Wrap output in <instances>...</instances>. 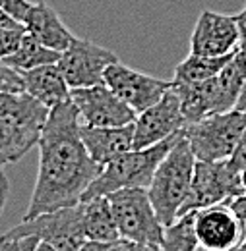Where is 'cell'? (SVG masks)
<instances>
[{
	"mask_svg": "<svg viewBox=\"0 0 246 251\" xmlns=\"http://www.w3.org/2000/svg\"><path fill=\"white\" fill-rule=\"evenodd\" d=\"M37 145L39 172L24 220L78 205L101 172L80 137V118L72 100L51 108Z\"/></svg>",
	"mask_w": 246,
	"mask_h": 251,
	"instance_id": "obj_1",
	"label": "cell"
},
{
	"mask_svg": "<svg viewBox=\"0 0 246 251\" xmlns=\"http://www.w3.org/2000/svg\"><path fill=\"white\" fill-rule=\"evenodd\" d=\"M51 108L26 91L0 93V160L14 164L39 143Z\"/></svg>",
	"mask_w": 246,
	"mask_h": 251,
	"instance_id": "obj_2",
	"label": "cell"
},
{
	"mask_svg": "<svg viewBox=\"0 0 246 251\" xmlns=\"http://www.w3.org/2000/svg\"><path fill=\"white\" fill-rule=\"evenodd\" d=\"M194 164L196 157L183 133L171 147V151L159 162L152 184L148 186L150 201L163 226H169L179 217V211L190 189Z\"/></svg>",
	"mask_w": 246,
	"mask_h": 251,
	"instance_id": "obj_3",
	"label": "cell"
},
{
	"mask_svg": "<svg viewBox=\"0 0 246 251\" xmlns=\"http://www.w3.org/2000/svg\"><path fill=\"white\" fill-rule=\"evenodd\" d=\"M183 135L177 133L161 143H155L152 147L146 149H132L124 153L123 157L111 160L101 168L97 178L90 184L86 193L82 195V201H90L101 195H109L113 191L126 188H146L152 184L155 170L163 157L171 151V147L177 143V139ZM80 201V203H82Z\"/></svg>",
	"mask_w": 246,
	"mask_h": 251,
	"instance_id": "obj_4",
	"label": "cell"
},
{
	"mask_svg": "<svg viewBox=\"0 0 246 251\" xmlns=\"http://www.w3.org/2000/svg\"><path fill=\"white\" fill-rule=\"evenodd\" d=\"M121 238L161 251L165 226L157 219L146 188H126L107 195Z\"/></svg>",
	"mask_w": 246,
	"mask_h": 251,
	"instance_id": "obj_5",
	"label": "cell"
},
{
	"mask_svg": "<svg viewBox=\"0 0 246 251\" xmlns=\"http://www.w3.org/2000/svg\"><path fill=\"white\" fill-rule=\"evenodd\" d=\"M246 126V114L241 110H227L210 114L196 124L184 127V137L196 160H227L233 155L239 137Z\"/></svg>",
	"mask_w": 246,
	"mask_h": 251,
	"instance_id": "obj_6",
	"label": "cell"
},
{
	"mask_svg": "<svg viewBox=\"0 0 246 251\" xmlns=\"http://www.w3.org/2000/svg\"><path fill=\"white\" fill-rule=\"evenodd\" d=\"M243 193H246L243 172L233 170L227 164V160H217V162L196 160L190 189L179 211V217L212 205L227 203Z\"/></svg>",
	"mask_w": 246,
	"mask_h": 251,
	"instance_id": "obj_7",
	"label": "cell"
},
{
	"mask_svg": "<svg viewBox=\"0 0 246 251\" xmlns=\"http://www.w3.org/2000/svg\"><path fill=\"white\" fill-rule=\"evenodd\" d=\"M10 232L33 234L41 242L51 244L57 251H78L86 242L82 203L24 220L22 224L10 228Z\"/></svg>",
	"mask_w": 246,
	"mask_h": 251,
	"instance_id": "obj_8",
	"label": "cell"
},
{
	"mask_svg": "<svg viewBox=\"0 0 246 251\" xmlns=\"http://www.w3.org/2000/svg\"><path fill=\"white\" fill-rule=\"evenodd\" d=\"M119 62V56L88 39H74L70 47L61 52L57 66L70 89L103 85V74L111 64Z\"/></svg>",
	"mask_w": 246,
	"mask_h": 251,
	"instance_id": "obj_9",
	"label": "cell"
},
{
	"mask_svg": "<svg viewBox=\"0 0 246 251\" xmlns=\"http://www.w3.org/2000/svg\"><path fill=\"white\" fill-rule=\"evenodd\" d=\"M70 100L78 110L80 126L121 127V126L134 124L138 116L105 83L93 85V87L70 89Z\"/></svg>",
	"mask_w": 246,
	"mask_h": 251,
	"instance_id": "obj_10",
	"label": "cell"
},
{
	"mask_svg": "<svg viewBox=\"0 0 246 251\" xmlns=\"http://www.w3.org/2000/svg\"><path fill=\"white\" fill-rule=\"evenodd\" d=\"M103 83L121 100H124L136 114L155 104L173 85V81H165L154 75L142 74L121 62L111 64L105 70Z\"/></svg>",
	"mask_w": 246,
	"mask_h": 251,
	"instance_id": "obj_11",
	"label": "cell"
},
{
	"mask_svg": "<svg viewBox=\"0 0 246 251\" xmlns=\"http://www.w3.org/2000/svg\"><path fill=\"white\" fill-rule=\"evenodd\" d=\"M186 122L181 112L179 97L173 85L155 104L140 112L134 120V149H146L161 143L181 131H184Z\"/></svg>",
	"mask_w": 246,
	"mask_h": 251,
	"instance_id": "obj_12",
	"label": "cell"
},
{
	"mask_svg": "<svg viewBox=\"0 0 246 251\" xmlns=\"http://www.w3.org/2000/svg\"><path fill=\"white\" fill-rule=\"evenodd\" d=\"M239 50L237 18L202 10L190 37V54L198 56H227Z\"/></svg>",
	"mask_w": 246,
	"mask_h": 251,
	"instance_id": "obj_13",
	"label": "cell"
},
{
	"mask_svg": "<svg viewBox=\"0 0 246 251\" xmlns=\"http://www.w3.org/2000/svg\"><path fill=\"white\" fill-rule=\"evenodd\" d=\"M194 226L198 248L204 251H235L245 238L227 203L196 211Z\"/></svg>",
	"mask_w": 246,
	"mask_h": 251,
	"instance_id": "obj_14",
	"label": "cell"
},
{
	"mask_svg": "<svg viewBox=\"0 0 246 251\" xmlns=\"http://www.w3.org/2000/svg\"><path fill=\"white\" fill-rule=\"evenodd\" d=\"M80 137L90 157L103 168L111 160L134 149V124L121 127H90L80 126Z\"/></svg>",
	"mask_w": 246,
	"mask_h": 251,
	"instance_id": "obj_15",
	"label": "cell"
},
{
	"mask_svg": "<svg viewBox=\"0 0 246 251\" xmlns=\"http://www.w3.org/2000/svg\"><path fill=\"white\" fill-rule=\"evenodd\" d=\"M22 24H24L26 31L33 35L39 43H43L45 47H49L57 52L66 50L70 47V43L76 39L74 33L64 25L57 10L45 2L31 4Z\"/></svg>",
	"mask_w": 246,
	"mask_h": 251,
	"instance_id": "obj_16",
	"label": "cell"
},
{
	"mask_svg": "<svg viewBox=\"0 0 246 251\" xmlns=\"http://www.w3.org/2000/svg\"><path fill=\"white\" fill-rule=\"evenodd\" d=\"M20 75L24 81V91L47 108H55L70 100V87L57 64L37 66L28 72H20Z\"/></svg>",
	"mask_w": 246,
	"mask_h": 251,
	"instance_id": "obj_17",
	"label": "cell"
},
{
	"mask_svg": "<svg viewBox=\"0 0 246 251\" xmlns=\"http://www.w3.org/2000/svg\"><path fill=\"white\" fill-rule=\"evenodd\" d=\"M173 91L179 97L181 112L184 116L186 126L196 124L206 116L219 112L215 77L194 83H173Z\"/></svg>",
	"mask_w": 246,
	"mask_h": 251,
	"instance_id": "obj_18",
	"label": "cell"
},
{
	"mask_svg": "<svg viewBox=\"0 0 246 251\" xmlns=\"http://www.w3.org/2000/svg\"><path fill=\"white\" fill-rule=\"evenodd\" d=\"M82 213H84L86 240L113 244V242H117L121 238L107 195L95 197V199H90V201H82Z\"/></svg>",
	"mask_w": 246,
	"mask_h": 251,
	"instance_id": "obj_19",
	"label": "cell"
},
{
	"mask_svg": "<svg viewBox=\"0 0 246 251\" xmlns=\"http://www.w3.org/2000/svg\"><path fill=\"white\" fill-rule=\"evenodd\" d=\"M246 81V56L237 50L215 75L217 95H219V112H227L235 108L237 97Z\"/></svg>",
	"mask_w": 246,
	"mask_h": 251,
	"instance_id": "obj_20",
	"label": "cell"
},
{
	"mask_svg": "<svg viewBox=\"0 0 246 251\" xmlns=\"http://www.w3.org/2000/svg\"><path fill=\"white\" fill-rule=\"evenodd\" d=\"M61 58V52L45 47L43 43H39L33 35L26 31L20 47L16 52H12L10 56L2 58L0 62L16 72H28L37 66H45V64H57Z\"/></svg>",
	"mask_w": 246,
	"mask_h": 251,
	"instance_id": "obj_21",
	"label": "cell"
},
{
	"mask_svg": "<svg viewBox=\"0 0 246 251\" xmlns=\"http://www.w3.org/2000/svg\"><path fill=\"white\" fill-rule=\"evenodd\" d=\"M231 56L233 54H227V56H198V54H188L184 60L175 68L173 83H194V81H204V79L215 77L217 74L223 70V66L229 62Z\"/></svg>",
	"mask_w": 246,
	"mask_h": 251,
	"instance_id": "obj_22",
	"label": "cell"
},
{
	"mask_svg": "<svg viewBox=\"0 0 246 251\" xmlns=\"http://www.w3.org/2000/svg\"><path fill=\"white\" fill-rule=\"evenodd\" d=\"M196 211L181 215L163 230L161 251H196L198 238H196Z\"/></svg>",
	"mask_w": 246,
	"mask_h": 251,
	"instance_id": "obj_23",
	"label": "cell"
},
{
	"mask_svg": "<svg viewBox=\"0 0 246 251\" xmlns=\"http://www.w3.org/2000/svg\"><path fill=\"white\" fill-rule=\"evenodd\" d=\"M39 242L33 234H14L8 230L0 236V251H37Z\"/></svg>",
	"mask_w": 246,
	"mask_h": 251,
	"instance_id": "obj_24",
	"label": "cell"
},
{
	"mask_svg": "<svg viewBox=\"0 0 246 251\" xmlns=\"http://www.w3.org/2000/svg\"><path fill=\"white\" fill-rule=\"evenodd\" d=\"M24 35H26V27H24V25L0 29V60L18 50V47H20Z\"/></svg>",
	"mask_w": 246,
	"mask_h": 251,
	"instance_id": "obj_25",
	"label": "cell"
},
{
	"mask_svg": "<svg viewBox=\"0 0 246 251\" xmlns=\"http://www.w3.org/2000/svg\"><path fill=\"white\" fill-rule=\"evenodd\" d=\"M16 91H24V81L20 72L0 62V93H16Z\"/></svg>",
	"mask_w": 246,
	"mask_h": 251,
	"instance_id": "obj_26",
	"label": "cell"
},
{
	"mask_svg": "<svg viewBox=\"0 0 246 251\" xmlns=\"http://www.w3.org/2000/svg\"><path fill=\"white\" fill-rule=\"evenodd\" d=\"M227 164L237 172H243L246 168V126L243 133H241V137H239V143H237L233 155L227 158Z\"/></svg>",
	"mask_w": 246,
	"mask_h": 251,
	"instance_id": "obj_27",
	"label": "cell"
},
{
	"mask_svg": "<svg viewBox=\"0 0 246 251\" xmlns=\"http://www.w3.org/2000/svg\"><path fill=\"white\" fill-rule=\"evenodd\" d=\"M30 0H0V8L6 12V14H10L16 22H24V18H26V14H28V10L31 8Z\"/></svg>",
	"mask_w": 246,
	"mask_h": 251,
	"instance_id": "obj_28",
	"label": "cell"
},
{
	"mask_svg": "<svg viewBox=\"0 0 246 251\" xmlns=\"http://www.w3.org/2000/svg\"><path fill=\"white\" fill-rule=\"evenodd\" d=\"M227 205H229L231 213L235 215V219L239 222L243 236H246V193L239 195V197H233L231 201H227ZM243 240H245V238H243Z\"/></svg>",
	"mask_w": 246,
	"mask_h": 251,
	"instance_id": "obj_29",
	"label": "cell"
},
{
	"mask_svg": "<svg viewBox=\"0 0 246 251\" xmlns=\"http://www.w3.org/2000/svg\"><path fill=\"white\" fill-rule=\"evenodd\" d=\"M107 251H159L152 248V246H146V244H140V242H132V240H126V238H119L117 242H113L109 246Z\"/></svg>",
	"mask_w": 246,
	"mask_h": 251,
	"instance_id": "obj_30",
	"label": "cell"
},
{
	"mask_svg": "<svg viewBox=\"0 0 246 251\" xmlns=\"http://www.w3.org/2000/svg\"><path fill=\"white\" fill-rule=\"evenodd\" d=\"M239 27V50L246 56V6L235 16Z\"/></svg>",
	"mask_w": 246,
	"mask_h": 251,
	"instance_id": "obj_31",
	"label": "cell"
},
{
	"mask_svg": "<svg viewBox=\"0 0 246 251\" xmlns=\"http://www.w3.org/2000/svg\"><path fill=\"white\" fill-rule=\"evenodd\" d=\"M8 191H10V186H8V178L0 166V215L4 211V205H6V199H8Z\"/></svg>",
	"mask_w": 246,
	"mask_h": 251,
	"instance_id": "obj_32",
	"label": "cell"
},
{
	"mask_svg": "<svg viewBox=\"0 0 246 251\" xmlns=\"http://www.w3.org/2000/svg\"><path fill=\"white\" fill-rule=\"evenodd\" d=\"M20 25H24V24H20V22H16L10 14H6L2 8H0V29H8V27H20Z\"/></svg>",
	"mask_w": 246,
	"mask_h": 251,
	"instance_id": "obj_33",
	"label": "cell"
},
{
	"mask_svg": "<svg viewBox=\"0 0 246 251\" xmlns=\"http://www.w3.org/2000/svg\"><path fill=\"white\" fill-rule=\"evenodd\" d=\"M111 244H103V242H93V240H86L84 246L78 251H107Z\"/></svg>",
	"mask_w": 246,
	"mask_h": 251,
	"instance_id": "obj_34",
	"label": "cell"
},
{
	"mask_svg": "<svg viewBox=\"0 0 246 251\" xmlns=\"http://www.w3.org/2000/svg\"><path fill=\"white\" fill-rule=\"evenodd\" d=\"M235 110H241V112L246 114V81H245V85H243V89H241V93H239V97H237Z\"/></svg>",
	"mask_w": 246,
	"mask_h": 251,
	"instance_id": "obj_35",
	"label": "cell"
},
{
	"mask_svg": "<svg viewBox=\"0 0 246 251\" xmlns=\"http://www.w3.org/2000/svg\"><path fill=\"white\" fill-rule=\"evenodd\" d=\"M37 251H57L51 244H47V242H39V246H37Z\"/></svg>",
	"mask_w": 246,
	"mask_h": 251,
	"instance_id": "obj_36",
	"label": "cell"
},
{
	"mask_svg": "<svg viewBox=\"0 0 246 251\" xmlns=\"http://www.w3.org/2000/svg\"><path fill=\"white\" fill-rule=\"evenodd\" d=\"M235 251H246V236H245V240L239 244V248H237Z\"/></svg>",
	"mask_w": 246,
	"mask_h": 251,
	"instance_id": "obj_37",
	"label": "cell"
},
{
	"mask_svg": "<svg viewBox=\"0 0 246 251\" xmlns=\"http://www.w3.org/2000/svg\"><path fill=\"white\" fill-rule=\"evenodd\" d=\"M243 184H245V189H246V168L243 170Z\"/></svg>",
	"mask_w": 246,
	"mask_h": 251,
	"instance_id": "obj_38",
	"label": "cell"
},
{
	"mask_svg": "<svg viewBox=\"0 0 246 251\" xmlns=\"http://www.w3.org/2000/svg\"><path fill=\"white\" fill-rule=\"evenodd\" d=\"M0 166H2V160H0Z\"/></svg>",
	"mask_w": 246,
	"mask_h": 251,
	"instance_id": "obj_39",
	"label": "cell"
}]
</instances>
